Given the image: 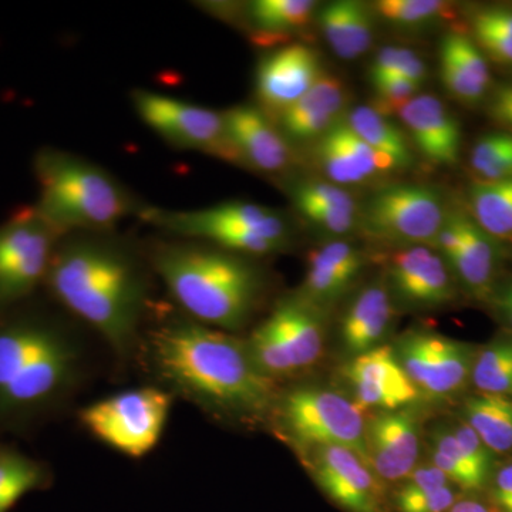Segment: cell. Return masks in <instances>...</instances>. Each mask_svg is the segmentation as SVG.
Instances as JSON below:
<instances>
[{"instance_id": "cell-1", "label": "cell", "mask_w": 512, "mask_h": 512, "mask_svg": "<svg viewBox=\"0 0 512 512\" xmlns=\"http://www.w3.org/2000/svg\"><path fill=\"white\" fill-rule=\"evenodd\" d=\"M151 353L161 379L208 412L261 419L278 400L275 380L256 366L247 342L225 330L170 320L154 332Z\"/></svg>"}, {"instance_id": "cell-2", "label": "cell", "mask_w": 512, "mask_h": 512, "mask_svg": "<svg viewBox=\"0 0 512 512\" xmlns=\"http://www.w3.org/2000/svg\"><path fill=\"white\" fill-rule=\"evenodd\" d=\"M53 296L119 353L136 338L147 284L136 258L109 239L80 235L56 247L46 275Z\"/></svg>"}, {"instance_id": "cell-3", "label": "cell", "mask_w": 512, "mask_h": 512, "mask_svg": "<svg viewBox=\"0 0 512 512\" xmlns=\"http://www.w3.org/2000/svg\"><path fill=\"white\" fill-rule=\"evenodd\" d=\"M154 269L190 319L211 328L241 329L262 292V278L235 252L194 242L161 244L151 256Z\"/></svg>"}, {"instance_id": "cell-4", "label": "cell", "mask_w": 512, "mask_h": 512, "mask_svg": "<svg viewBox=\"0 0 512 512\" xmlns=\"http://www.w3.org/2000/svg\"><path fill=\"white\" fill-rule=\"evenodd\" d=\"M35 171V208L60 237L73 232L101 234L143 211L113 175L66 151L46 148L37 154Z\"/></svg>"}, {"instance_id": "cell-5", "label": "cell", "mask_w": 512, "mask_h": 512, "mask_svg": "<svg viewBox=\"0 0 512 512\" xmlns=\"http://www.w3.org/2000/svg\"><path fill=\"white\" fill-rule=\"evenodd\" d=\"M82 352L62 330L19 322L0 328V412L37 409L72 389Z\"/></svg>"}, {"instance_id": "cell-6", "label": "cell", "mask_w": 512, "mask_h": 512, "mask_svg": "<svg viewBox=\"0 0 512 512\" xmlns=\"http://www.w3.org/2000/svg\"><path fill=\"white\" fill-rule=\"evenodd\" d=\"M140 217L178 237L200 239L239 255L272 254L288 239L284 218L252 202H224L191 211L144 207Z\"/></svg>"}, {"instance_id": "cell-7", "label": "cell", "mask_w": 512, "mask_h": 512, "mask_svg": "<svg viewBox=\"0 0 512 512\" xmlns=\"http://www.w3.org/2000/svg\"><path fill=\"white\" fill-rule=\"evenodd\" d=\"M279 429L299 450L343 447L369 464L362 409L342 394L320 387L293 389L275 403Z\"/></svg>"}, {"instance_id": "cell-8", "label": "cell", "mask_w": 512, "mask_h": 512, "mask_svg": "<svg viewBox=\"0 0 512 512\" xmlns=\"http://www.w3.org/2000/svg\"><path fill=\"white\" fill-rule=\"evenodd\" d=\"M247 346L256 366L274 380L315 365L325 346L319 306L302 295L282 299L252 332Z\"/></svg>"}, {"instance_id": "cell-9", "label": "cell", "mask_w": 512, "mask_h": 512, "mask_svg": "<svg viewBox=\"0 0 512 512\" xmlns=\"http://www.w3.org/2000/svg\"><path fill=\"white\" fill-rule=\"evenodd\" d=\"M173 396L140 387L84 407L80 421L92 436L124 456L141 458L156 448L170 417Z\"/></svg>"}, {"instance_id": "cell-10", "label": "cell", "mask_w": 512, "mask_h": 512, "mask_svg": "<svg viewBox=\"0 0 512 512\" xmlns=\"http://www.w3.org/2000/svg\"><path fill=\"white\" fill-rule=\"evenodd\" d=\"M133 101L140 119L171 146L201 151L227 163L242 165L222 111L146 90L134 92Z\"/></svg>"}, {"instance_id": "cell-11", "label": "cell", "mask_w": 512, "mask_h": 512, "mask_svg": "<svg viewBox=\"0 0 512 512\" xmlns=\"http://www.w3.org/2000/svg\"><path fill=\"white\" fill-rule=\"evenodd\" d=\"M447 215L436 191L424 185L399 184L370 198L363 227L372 237L413 247L434 244Z\"/></svg>"}, {"instance_id": "cell-12", "label": "cell", "mask_w": 512, "mask_h": 512, "mask_svg": "<svg viewBox=\"0 0 512 512\" xmlns=\"http://www.w3.org/2000/svg\"><path fill=\"white\" fill-rule=\"evenodd\" d=\"M59 238L35 207L0 225V302L18 301L46 279Z\"/></svg>"}, {"instance_id": "cell-13", "label": "cell", "mask_w": 512, "mask_h": 512, "mask_svg": "<svg viewBox=\"0 0 512 512\" xmlns=\"http://www.w3.org/2000/svg\"><path fill=\"white\" fill-rule=\"evenodd\" d=\"M394 352L417 389L431 396L458 392L473 369L467 345L427 330L406 333Z\"/></svg>"}, {"instance_id": "cell-14", "label": "cell", "mask_w": 512, "mask_h": 512, "mask_svg": "<svg viewBox=\"0 0 512 512\" xmlns=\"http://www.w3.org/2000/svg\"><path fill=\"white\" fill-rule=\"evenodd\" d=\"M345 376L352 384L360 409L397 412L420 396V390L390 346L379 345L353 357L345 367Z\"/></svg>"}, {"instance_id": "cell-15", "label": "cell", "mask_w": 512, "mask_h": 512, "mask_svg": "<svg viewBox=\"0 0 512 512\" xmlns=\"http://www.w3.org/2000/svg\"><path fill=\"white\" fill-rule=\"evenodd\" d=\"M309 466L319 487L350 512H380V487L372 467L355 451L318 447L308 451Z\"/></svg>"}, {"instance_id": "cell-16", "label": "cell", "mask_w": 512, "mask_h": 512, "mask_svg": "<svg viewBox=\"0 0 512 512\" xmlns=\"http://www.w3.org/2000/svg\"><path fill=\"white\" fill-rule=\"evenodd\" d=\"M322 74L315 50L301 43L269 53L256 72V93L265 113L278 119L312 89Z\"/></svg>"}, {"instance_id": "cell-17", "label": "cell", "mask_w": 512, "mask_h": 512, "mask_svg": "<svg viewBox=\"0 0 512 512\" xmlns=\"http://www.w3.org/2000/svg\"><path fill=\"white\" fill-rule=\"evenodd\" d=\"M389 281L400 301L414 308H437L453 301L454 286L441 255L424 245L390 255Z\"/></svg>"}, {"instance_id": "cell-18", "label": "cell", "mask_w": 512, "mask_h": 512, "mask_svg": "<svg viewBox=\"0 0 512 512\" xmlns=\"http://www.w3.org/2000/svg\"><path fill=\"white\" fill-rule=\"evenodd\" d=\"M222 113L242 165L262 173H279L289 167L291 146L265 111L252 106H235Z\"/></svg>"}, {"instance_id": "cell-19", "label": "cell", "mask_w": 512, "mask_h": 512, "mask_svg": "<svg viewBox=\"0 0 512 512\" xmlns=\"http://www.w3.org/2000/svg\"><path fill=\"white\" fill-rule=\"evenodd\" d=\"M367 456L372 470L383 480L407 478L419 458V431L412 414L380 412L366 423Z\"/></svg>"}, {"instance_id": "cell-20", "label": "cell", "mask_w": 512, "mask_h": 512, "mask_svg": "<svg viewBox=\"0 0 512 512\" xmlns=\"http://www.w3.org/2000/svg\"><path fill=\"white\" fill-rule=\"evenodd\" d=\"M397 114L421 156L437 165L460 158L461 128L454 114L433 94H417Z\"/></svg>"}, {"instance_id": "cell-21", "label": "cell", "mask_w": 512, "mask_h": 512, "mask_svg": "<svg viewBox=\"0 0 512 512\" xmlns=\"http://www.w3.org/2000/svg\"><path fill=\"white\" fill-rule=\"evenodd\" d=\"M346 103L348 93L342 80L323 73L302 99L278 117V128L286 140H319L340 123Z\"/></svg>"}, {"instance_id": "cell-22", "label": "cell", "mask_w": 512, "mask_h": 512, "mask_svg": "<svg viewBox=\"0 0 512 512\" xmlns=\"http://www.w3.org/2000/svg\"><path fill=\"white\" fill-rule=\"evenodd\" d=\"M441 79L451 96L464 104H477L491 87L487 57L470 36L450 32L441 40Z\"/></svg>"}, {"instance_id": "cell-23", "label": "cell", "mask_w": 512, "mask_h": 512, "mask_svg": "<svg viewBox=\"0 0 512 512\" xmlns=\"http://www.w3.org/2000/svg\"><path fill=\"white\" fill-rule=\"evenodd\" d=\"M393 319V305L386 286L373 284L363 289L342 319V342L353 356L379 346Z\"/></svg>"}, {"instance_id": "cell-24", "label": "cell", "mask_w": 512, "mask_h": 512, "mask_svg": "<svg viewBox=\"0 0 512 512\" xmlns=\"http://www.w3.org/2000/svg\"><path fill=\"white\" fill-rule=\"evenodd\" d=\"M319 28L340 59H359L373 42V13L363 3L339 0L320 9Z\"/></svg>"}, {"instance_id": "cell-25", "label": "cell", "mask_w": 512, "mask_h": 512, "mask_svg": "<svg viewBox=\"0 0 512 512\" xmlns=\"http://www.w3.org/2000/svg\"><path fill=\"white\" fill-rule=\"evenodd\" d=\"M316 2L311 0H256L249 3L247 18L251 39L259 46H275L311 23Z\"/></svg>"}, {"instance_id": "cell-26", "label": "cell", "mask_w": 512, "mask_h": 512, "mask_svg": "<svg viewBox=\"0 0 512 512\" xmlns=\"http://www.w3.org/2000/svg\"><path fill=\"white\" fill-rule=\"evenodd\" d=\"M461 247L450 265L468 289L483 295L490 289L497 266L493 237L478 227L473 218L460 214Z\"/></svg>"}, {"instance_id": "cell-27", "label": "cell", "mask_w": 512, "mask_h": 512, "mask_svg": "<svg viewBox=\"0 0 512 512\" xmlns=\"http://www.w3.org/2000/svg\"><path fill=\"white\" fill-rule=\"evenodd\" d=\"M346 126L369 144L377 154L389 160L396 170L412 167L413 154L409 140L387 116L375 107L359 106L346 116Z\"/></svg>"}, {"instance_id": "cell-28", "label": "cell", "mask_w": 512, "mask_h": 512, "mask_svg": "<svg viewBox=\"0 0 512 512\" xmlns=\"http://www.w3.org/2000/svg\"><path fill=\"white\" fill-rule=\"evenodd\" d=\"M464 419L488 450L510 453L512 450V400L497 394L471 397L464 404Z\"/></svg>"}, {"instance_id": "cell-29", "label": "cell", "mask_w": 512, "mask_h": 512, "mask_svg": "<svg viewBox=\"0 0 512 512\" xmlns=\"http://www.w3.org/2000/svg\"><path fill=\"white\" fill-rule=\"evenodd\" d=\"M470 207L473 221L490 237L512 238V178L471 185Z\"/></svg>"}, {"instance_id": "cell-30", "label": "cell", "mask_w": 512, "mask_h": 512, "mask_svg": "<svg viewBox=\"0 0 512 512\" xmlns=\"http://www.w3.org/2000/svg\"><path fill=\"white\" fill-rule=\"evenodd\" d=\"M471 39L495 63L512 67V8L488 6L470 18Z\"/></svg>"}, {"instance_id": "cell-31", "label": "cell", "mask_w": 512, "mask_h": 512, "mask_svg": "<svg viewBox=\"0 0 512 512\" xmlns=\"http://www.w3.org/2000/svg\"><path fill=\"white\" fill-rule=\"evenodd\" d=\"M375 10L380 18L400 29L426 28L454 18L453 6L440 0H380Z\"/></svg>"}, {"instance_id": "cell-32", "label": "cell", "mask_w": 512, "mask_h": 512, "mask_svg": "<svg viewBox=\"0 0 512 512\" xmlns=\"http://www.w3.org/2000/svg\"><path fill=\"white\" fill-rule=\"evenodd\" d=\"M471 377L483 394H512V340H498L485 348L473 363Z\"/></svg>"}, {"instance_id": "cell-33", "label": "cell", "mask_w": 512, "mask_h": 512, "mask_svg": "<svg viewBox=\"0 0 512 512\" xmlns=\"http://www.w3.org/2000/svg\"><path fill=\"white\" fill-rule=\"evenodd\" d=\"M36 461L15 451L0 450V512H8L20 498L42 483Z\"/></svg>"}, {"instance_id": "cell-34", "label": "cell", "mask_w": 512, "mask_h": 512, "mask_svg": "<svg viewBox=\"0 0 512 512\" xmlns=\"http://www.w3.org/2000/svg\"><path fill=\"white\" fill-rule=\"evenodd\" d=\"M471 168L478 181L512 178V134L491 133L481 137L471 151Z\"/></svg>"}, {"instance_id": "cell-35", "label": "cell", "mask_w": 512, "mask_h": 512, "mask_svg": "<svg viewBox=\"0 0 512 512\" xmlns=\"http://www.w3.org/2000/svg\"><path fill=\"white\" fill-rule=\"evenodd\" d=\"M336 126L325 136L319 138L318 147H316V157H318L323 173L329 178L330 183L340 185V187L369 180V177L357 164L355 157L350 153L349 148L340 140Z\"/></svg>"}, {"instance_id": "cell-36", "label": "cell", "mask_w": 512, "mask_h": 512, "mask_svg": "<svg viewBox=\"0 0 512 512\" xmlns=\"http://www.w3.org/2000/svg\"><path fill=\"white\" fill-rule=\"evenodd\" d=\"M427 66L413 50L404 47H383L377 53L370 66V80L387 79V77H402L417 86L426 82Z\"/></svg>"}, {"instance_id": "cell-37", "label": "cell", "mask_w": 512, "mask_h": 512, "mask_svg": "<svg viewBox=\"0 0 512 512\" xmlns=\"http://www.w3.org/2000/svg\"><path fill=\"white\" fill-rule=\"evenodd\" d=\"M308 265L319 266L353 284L365 265V258L359 249L348 242L332 241L313 249L308 256Z\"/></svg>"}, {"instance_id": "cell-38", "label": "cell", "mask_w": 512, "mask_h": 512, "mask_svg": "<svg viewBox=\"0 0 512 512\" xmlns=\"http://www.w3.org/2000/svg\"><path fill=\"white\" fill-rule=\"evenodd\" d=\"M293 202L326 205V207L340 208V210L359 212L355 198L340 185L330 181H306L296 185L293 188Z\"/></svg>"}, {"instance_id": "cell-39", "label": "cell", "mask_w": 512, "mask_h": 512, "mask_svg": "<svg viewBox=\"0 0 512 512\" xmlns=\"http://www.w3.org/2000/svg\"><path fill=\"white\" fill-rule=\"evenodd\" d=\"M376 94L375 109L387 116L393 111H399L407 101L417 96L420 87L417 84L402 79V77H387V79L372 82Z\"/></svg>"}, {"instance_id": "cell-40", "label": "cell", "mask_w": 512, "mask_h": 512, "mask_svg": "<svg viewBox=\"0 0 512 512\" xmlns=\"http://www.w3.org/2000/svg\"><path fill=\"white\" fill-rule=\"evenodd\" d=\"M396 503L400 512H447L456 503V491L450 485L429 493L399 491Z\"/></svg>"}, {"instance_id": "cell-41", "label": "cell", "mask_w": 512, "mask_h": 512, "mask_svg": "<svg viewBox=\"0 0 512 512\" xmlns=\"http://www.w3.org/2000/svg\"><path fill=\"white\" fill-rule=\"evenodd\" d=\"M298 211L316 227L332 232L346 234L357 224V212L340 210L316 204H295Z\"/></svg>"}, {"instance_id": "cell-42", "label": "cell", "mask_w": 512, "mask_h": 512, "mask_svg": "<svg viewBox=\"0 0 512 512\" xmlns=\"http://www.w3.org/2000/svg\"><path fill=\"white\" fill-rule=\"evenodd\" d=\"M451 433L454 434L461 448L466 451L467 456L473 461L477 470L488 478L491 467V451L485 446L483 440L478 437L476 431L471 429L467 423H460L457 427H454Z\"/></svg>"}, {"instance_id": "cell-43", "label": "cell", "mask_w": 512, "mask_h": 512, "mask_svg": "<svg viewBox=\"0 0 512 512\" xmlns=\"http://www.w3.org/2000/svg\"><path fill=\"white\" fill-rule=\"evenodd\" d=\"M433 441L434 450L440 451L444 456L456 461L458 466L463 468V470H466L467 473L474 478L478 488L483 487L485 481H487V477L483 476V474L477 470V467L474 466L473 461H471L470 457L467 456L466 451H464L460 444H458L456 437H454V434L451 433V431H437L433 436Z\"/></svg>"}, {"instance_id": "cell-44", "label": "cell", "mask_w": 512, "mask_h": 512, "mask_svg": "<svg viewBox=\"0 0 512 512\" xmlns=\"http://www.w3.org/2000/svg\"><path fill=\"white\" fill-rule=\"evenodd\" d=\"M450 485L446 474L439 470L434 464L431 466L414 468L413 473L406 478V484L403 485L404 493H429L439 488Z\"/></svg>"}, {"instance_id": "cell-45", "label": "cell", "mask_w": 512, "mask_h": 512, "mask_svg": "<svg viewBox=\"0 0 512 512\" xmlns=\"http://www.w3.org/2000/svg\"><path fill=\"white\" fill-rule=\"evenodd\" d=\"M490 113L501 126L512 134V83L503 84L491 97Z\"/></svg>"}, {"instance_id": "cell-46", "label": "cell", "mask_w": 512, "mask_h": 512, "mask_svg": "<svg viewBox=\"0 0 512 512\" xmlns=\"http://www.w3.org/2000/svg\"><path fill=\"white\" fill-rule=\"evenodd\" d=\"M493 497L500 510L512 501V463L507 464L495 476Z\"/></svg>"}, {"instance_id": "cell-47", "label": "cell", "mask_w": 512, "mask_h": 512, "mask_svg": "<svg viewBox=\"0 0 512 512\" xmlns=\"http://www.w3.org/2000/svg\"><path fill=\"white\" fill-rule=\"evenodd\" d=\"M497 305L505 322L512 329V282L510 285L505 286L503 292L498 296Z\"/></svg>"}, {"instance_id": "cell-48", "label": "cell", "mask_w": 512, "mask_h": 512, "mask_svg": "<svg viewBox=\"0 0 512 512\" xmlns=\"http://www.w3.org/2000/svg\"><path fill=\"white\" fill-rule=\"evenodd\" d=\"M450 512H491L485 507L484 504L477 503V501H461V503L454 504Z\"/></svg>"}, {"instance_id": "cell-49", "label": "cell", "mask_w": 512, "mask_h": 512, "mask_svg": "<svg viewBox=\"0 0 512 512\" xmlns=\"http://www.w3.org/2000/svg\"><path fill=\"white\" fill-rule=\"evenodd\" d=\"M501 511H503V512H512V501H511L510 504L505 505V507Z\"/></svg>"}]
</instances>
